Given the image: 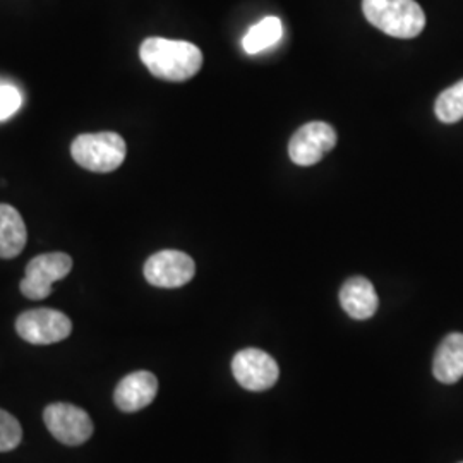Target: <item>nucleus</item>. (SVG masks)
Wrapping results in <instances>:
<instances>
[{
	"instance_id": "1",
	"label": "nucleus",
	"mask_w": 463,
	"mask_h": 463,
	"mask_svg": "<svg viewBox=\"0 0 463 463\" xmlns=\"http://www.w3.org/2000/svg\"><path fill=\"white\" fill-rule=\"evenodd\" d=\"M139 57L155 78L172 83L191 80L203 66V53L194 43L160 36L146 38L139 47Z\"/></svg>"
},
{
	"instance_id": "2",
	"label": "nucleus",
	"mask_w": 463,
	"mask_h": 463,
	"mask_svg": "<svg viewBox=\"0 0 463 463\" xmlns=\"http://www.w3.org/2000/svg\"><path fill=\"white\" fill-rule=\"evenodd\" d=\"M365 19L393 38H415L426 26V14L415 0H363Z\"/></svg>"
},
{
	"instance_id": "3",
	"label": "nucleus",
	"mask_w": 463,
	"mask_h": 463,
	"mask_svg": "<svg viewBox=\"0 0 463 463\" xmlns=\"http://www.w3.org/2000/svg\"><path fill=\"white\" fill-rule=\"evenodd\" d=\"M128 146L120 134H81L71 145L74 162L90 172L109 174L114 172L126 160Z\"/></svg>"
},
{
	"instance_id": "4",
	"label": "nucleus",
	"mask_w": 463,
	"mask_h": 463,
	"mask_svg": "<svg viewBox=\"0 0 463 463\" xmlns=\"http://www.w3.org/2000/svg\"><path fill=\"white\" fill-rule=\"evenodd\" d=\"M72 269V260L66 252H47L33 258L21 280V292L24 298L42 300L52 294V285L66 279Z\"/></svg>"
},
{
	"instance_id": "5",
	"label": "nucleus",
	"mask_w": 463,
	"mask_h": 463,
	"mask_svg": "<svg viewBox=\"0 0 463 463\" xmlns=\"http://www.w3.org/2000/svg\"><path fill=\"white\" fill-rule=\"evenodd\" d=\"M232 374L249 392H266L277 384L280 367L265 350L244 348L232 359Z\"/></svg>"
},
{
	"instance_id": "6",
	"label": "nucleus",
	"mask_w": 463,
	"mask_h": 463,
	"mask_svg": "<svg viewBox=\"0 0 463 463\" xmlns=\"http://www.w3.org/2000/svg\"><path fill=\"white\" fill-rule=\"evenodd\" d=\"M50 434L67 447H80L93 434V420L90 414L71 403H52L43 412Z\"/></svg>"
},
{
	"instance_id": "7",
	"label": "nucleus",
	"mask_w": 463,
	"mask_h": 463,
	"mask_svg": "<svg viewBox=\"0 0 463 463\" xmlns=\"http://www.w3.org/2000/svg\"><path fill=\"white\" fill-rule=\"evenodd\" d=\"M17 335L33 345H52L66 340L72 323L64 313L55 309H32L16 319Z\"/></svg>"
},
{
	"instance_id": "8",
	"label": "nucleus",
	"mask_w": 463,
	"mask_h": 463,
	"mask_svg": "<svg viewBox=\"0 0 463 463\" xmlns=\"http://www.w3.org/2000/svg\"><path fill=\"white\" fill-rule=\"evenodd\" d=\"M196 275L194 260L183 250H160L145 263V279L160 288H179Z\"/></svg>"
},
{
	"instance_id": "9",
	"label": "nucleus",
	"mask_w": 463,
	"mask_h": 463,
	"mask_svg": "<svg viewBox=\"0 0 463 463\" xmlns=\"http://www.w3.org/2000/svg\"><path fill=\"white\" fill-rule=\"evenodd\" d=\"M336 131L326 122H309L298 128L288 143L290 160L300 166L316 165L323 156L335 148Z\"/></svg>"
},
{
	"instance_id": "10",
	"label": "nucleus",
	"mask_w": 463,
	"mask_h": 463,
	"mask_svg": "<svg viewBox=\"0 0 463 463\" xmlns=\"http://www.w3.org/2000/svg\"><path fill=\"white\" fill-rule=\"evenodd\" d=\"M156 376L149 371H136L118 381L114 392V402L118 411L133 414L146 409L156 397Z\"/></svg>"
},
{
	"instance_id": "11",
	"label": "nucleus",
	"mask_w": 463,
	"mask_h": 463,
	"mask_svg": "<svg viewBox=\"0 0 463 463\" xmlns=\"http://www.w3.org/2000/svg\"><path fill=\"white\" fill-rule=\"evenodd\" d=\"M340 304L352 319L364 321L376 315L380 298L371 281L364 277H352L340 288Z\"/></svg>"
},
{
	"instance_id": "12",
	"label": "nucleus",
	"mask_w": 463,
	"mask_h": 463,
	"mask_svg": "<svg viewBox=\"0 0 463 463\" xmlns=\"http://www.w3.org/2000/svg\"><path fill=\"white\" fill-rule=\"evenodd\" d=\"M434 378L453 384L463 376V333H449L436 348L432 361Z\"/></svg>"
},
{
	"instance_id": "13",
	"label": "nucleus",
	"mask_w": 463,
	"mask_h": 463,
	"mask_svg": "<svg viewBox=\"0 0 463 463\" xmlns=\"http://www.w3.org/2000/svg\"><path fill=\"white\" fill-rule=\"evenodd\" d=\"M28 241V231L16 208L0 204V258L13 260L23 252Z\"/></svg>"
},
{
	"instance_id": "14",
	"label": "nucleus",
	"mask_w": 463,
	"mask_h": 463,
	"mask_svg": "<svg viewBox=\"0 0 463 463\" xmlns=\"http://www.w3.org/2000/svg\"><path fill=\"white\" fill-rule=\"evenodd\" d=\"M281 34H283V26L280 19L273 16L265 17L260 23H256L252 28H249L248 33L242 40V47L248 53L254 55L279 43Z\"/></svg>"
},
{
	"instance_id": "15",
	"label": "nucleus",
	"mask_w": 463,
	"mask_h": 463,
	"mask_svg": "<svg viewBox=\"0 0 463 463\" xmlns=\"http://www.w3.org/2000/svg\"><path fill=\"white\" fill-rule=\"evenodd\" d=\"M436 117L445 124H455L463 118V80L445 90L434 103Z\"/></svg>"
},
{
	"instance_id": "16",
	"label": "nucleus",
	"mask_w": 463,
	"mask_h": 463,
	"mask_svg": "<svg viewBox=\"0 0 463 463\" xmlns=\"http://www.w3.org/2000/svg\"><path fill=\"white\" fill-rule=\"evenodd\" d=\"M23 439V430L14 415L0 409V453L16 449Z\"/></svg>"
},
{
	"instance_id": "17",
	"label": "nucleus",
	"mask_w": 463,
	"mask_h": 463,
	"mask_svg": "<svg viewBox=\"0 0 463 463\" xmlns=\"http://www.w3.org/2000/svg\"><path fill=\"white\" fill-rule=\"evenodd\" d=\"M23 103V97L14 86L0 84V120L14 116Z\"/></svg>"
}]
</instances>
